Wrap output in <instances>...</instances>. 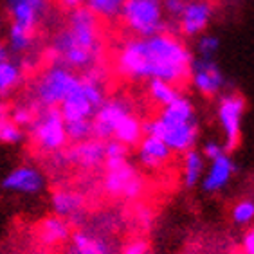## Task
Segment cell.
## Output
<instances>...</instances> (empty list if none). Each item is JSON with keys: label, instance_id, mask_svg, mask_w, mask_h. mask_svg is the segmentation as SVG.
Here are the masks:
<instances>
[{"label": "cell", "instance_id": "1", "mask_svg": "<svg viewBox=\"0 0 254 254\" xmlns=\"http://www.w3.org/2000/svg\"><path fill=\"white\" fill-rule=\"evenodd\" d=\"M193 54L181 38L170 33H157L144 38H130L118 49L116 72L130 81L162 79L182 83L190 78Z\"/></svg>", "mask_w": 254, "mask_h": 254}, {"label": "cell", "instance_id": "2", "mask_svg": "<svg viewBox=\"0 0 254 254\" xmlns=\"http://www.w3.org/2000/svg\"><path fill=\"white\" fill-rule=\"evenodd\" d=\"M53 64L72 70L96 68L103 54L99 20L81 5L68 13L67 25L54 34L49 44Z\"/></svg>", "mask_w": 254, "mask_h": 254}, {"label": "cell", "instance_id": "3", "mask_svg": "<svg viewBox=\"0 0 254 254\" xmlns=\"http://www.w3.org/2000/svg\"><path fill=\"white\" fill-rule=\"evenodd\" d=\"M144 135L159 137L166 142L173 153H186L195 148L198 141V123L195 107L186 96H179L175 101L161 108L159 116L142 123Z\"/></svg>", "mask_w": 254, "mask_h": 254}, {"label": "cell", "instance_id": "4", "mask_svg": "<svg viewBox=\"0 0 254 254\" xmlns=\"http://www.w3.org/2000/svg\"><path fill=\"white\" fill-rule=\"evenodd\" d=\"M81 74L60 64H51L34 78L31 103L36 108H58L79 83Z\"/></svg>", "mask_w": 254, "mask_h": 254}, {"label": "cell", "instance_id": "5", "mask_svg": "<svg viewBox=\"0 0 254 254\" xmlns=\"http://www.w3.org/2000/svg\"><path fill=\"white\" fill-rule=\"evenodd\" d=\"M105 99L107 96H105V83H103L101 74L98 72V68H90L81 74L79 83L62 101L58 110L65 123L92 119Z\"/></svg>", "mask_w": 254, "mask_h": 254}, {"label": "cell", "instance_id": "6", "mask_svg": "<svg viewBox=\"0 0 254 254\" xmlns=\"http://www.w3.org/2000/svg\"><path fill=\"white\" fill-rule=\"evenodd\" d=\"M27 130L34 146L40 152L56 155L67 148L68 139L65 132V121L58 108H38Z\"/></svg>", "mask_w": 254, "mask_h": 254}, {"label": "cell", "instance_id": "7", "mask_svg": "<svg viewBox=\"0 0 254 254\" xmlns=\"http://www.w3.org/2000/svg\"><path fill=\"white\" fill-rule=\"evenodd\" d=\"M119 16L127 29L139 38L162 33L164 29L162 0H125Z\"/></svg>", "mask_w": 254, "mask_h": 254}, {"label": "cell", "instance_id": "8", "mask_svg": "<svg viewBox=\"0 0 254 254\" xmlns=\"http://www.w3.org/2000/svg\"><path fill=\"white\" fill-rule=\"evenodd\" d=\"M103 166H105L103 190L107 195L123 200H135L142 195L144 191L142 175L128 159L107 161Z\"/></svg>", "mask_w": 254, "mask_h": 254}, {"label": "cell", "instance_id": "9", "mask_svg": "<svg viewBox=\"0 0 254 254\" xmlns=\"http://www.w3.org/2000/svg\"><path fill=\"white\" fill-rule=\"evenodd\" d=\"M244 112L245 101L240 94H222V98L218 99V107H216V118H218V125L224 133L225 150H233L238 144L240 137H242Z\"/></svg>", "mask_w": 254, "mask_h": 254}, {"label": "cell", "instance_id": "10", "mask_svg": "<svg viewBox=\"0 0 254 254\" xmlns=\"http://www.w3.org/2000/svg\"><path fill=\"white\" fill-rule=\"evenodd\" d=\"M132 107L123 98H107L92 116V137L99 141H110L118 125L132 114Z\"/></svg>", "mask_w": 254, "mask_h": 254}, {"label": "cell", "instance_id": "11", "mask_svg": "<svg viewBox=\"0 0 254 254\" xmlns=\"http://www.w3.org/2000/svg\"><path fill=\"white\" fill-rule=\"evenodd\" d=\"M0 188L11 195H40L45 190V177L36 166L20 164L2 177Z\"/></svg>", "mask_w": 254, "mask_h": 254}, {"label": "cell", "instance_id": "12", "mask_svg": "<svg viewBox=\"0 0 254 254\" xmlns=\"http://www.w3.org/2000/svg\"><path fill=\"white\" fill-rule=\"evenodd\" d=\"M11 24L34 31L49 13L51 0H4Z\"/></svg>", "mask_w": 254, "mask_h": 254}, {"label": "cell", "instance_id": "13", "mask_svg": "<svg viewBox=\"0 0 254 254\" xmlns=\"http://www.w3.org/2000/svg\"><path fill=\"white\" fill-rule=\"evenodd\" d=\"M190 78L196 90L202 96H207V98L218 96L225 87V78L222 68L218 67V64H216L215 60H209V58L193 60Z\"/></svg>", "mask_w": 254, "mask_h": 254}, {"label": "cell", "instance_id": "14", "mask_svg": "<svg viewBox=\"0 0 254 254\" xmlns=\"http://www.w3.org/2000/svg\"><path fill=\"white\" fill-rule=\"evenodd\" d=\"M62 157V162L79 170H96L105 162V141L90 137L87 141L72 142V146H68Z\"/></svg>", "mask_w": 254, "mask_h": 254}, {"label": "cell", "instance_id": "15", "mask_svg": "<svg viewBox=\"0 0 254 254\" xmlns=\"http://www.w3.org/2000/svg\"><path fill=\"white\" fill-rule=\"evenodd\" d=\"M213 16V7L205 0H191L188 2L184 11L179 15V25H181L182 34L190 38L200 36L207 29V25Z\"/></svg>", "mask_w": 254, "mask_h": 254}, {"label": "cell", "instance_id": "16", "mask_svg": "<svg viewBox=\"0 0 254 254\" xmlns=\"http://www.w3.org/2000/svg\"><path fill=\"white\" fill-rule=\"evenodd\" d=\"M235 171H236L235 161H233V157L229 153L225 152L224 155L209 161V166H205V171L200 181L202 188L207 193H216V191L224 190L231 182Z\"/></svg>", "mask_w": 254, "mask_h": 254}, {"label": "cell", "instance_id": "17", "mask_svg": "<svg viewBox=\"0 0 254 254\" xmlns=\"http://www.w3.org/2000/svg\"><path fill=\"white\" fill-rule=\"evenodd\" d=\"M171 155L173 152L159 137L142 135L141 141L137 142V161L146 170H161L170 162Z\"/></svg>", "mask_w": 254, "mask_h": 254}, {"label": "cell", "instance_id": "18", "mask_svg": "<svg viewBox=\"0 0 254 254\" xmlns=\"http://www.w3.org/2000/svg\"><path fill=\"white\" fill-rule=\"evenodd\" d=\"M85 207V196L70 188H58L51 195V209L53 215L62 216L65 220H76Z\"/></svg>", "mask_w": 254, "mask_h": 254}, {"label": "cell", "instance_id": "19", "mask_svg": "<svg viewBox=\"0 0 254 254\" xmlns=\"http://www.w3.org/2000/svg\"><path fill=\"white\" fill-rule=\"evenodd\" d=\"M70 235H72L70 224H68V220L62 218V216L51 215L47 218H44L38 225L40 242L44 245H49V247L64 245L65 242L70 240Z\"/></svg>", "mask_w": 254, "mask_h": 254}, {"label": "cell", "instance_id": "20", "mask_svg": "<svg viewBox=\"0 0 254 254\" xmlns=\"http://www.w3.org/2000/svg\"><path fill=\"white\" fill-rule=\"evenodd\" d=\"M76 254H112V249L105 238L88 233V231H74L70 235V247Z\"/></svg>", "mask_w": 254, "mask_h": 254}, {"label": "cell", "instance_id": "21", "mask_svg": "<svg viewBox=\"0 0 254 254\" xmlns=\"http://www.w3.org/2000/svg\"><path fill=\"white\" fill-rule=\"evenodd\" d=\"M22 83H24V67L13 58L0 62V99L11 96Z\"/></svg>", "mask_w": 254, "mask_h": 254}, {"label": "cell", "instance_id": "22", "mask_svg": "<svg viewBox=\"0 0 254 254\" xmlns=\"http://www.w3.org/2000/svg\"><path fill=\"white\" fill-rule=\"evenodd\" d=\"M34 42H36V36H34V31L25 29V27H20V25L9 24V29H7V42H5V47L9 51V54H15V56H25L29 54L34 47Z\"/></svg>", "mask_w": 254, "mask_h": 254}, {"label": "cell", "instance_id": "23", "mask_svg": "<svg viewBox=\"0 0 254 254\" xmlns=\"http://www.w3.org/2000/svg\"><path fill=\"white\" fill-rule=\"evenodd\" d=\"M205 171V159L200 150L191 148L186 153H182V179L188 188L196 186L202 181Z\"/></svg>", "mask_w": 254, "mask_h": 254}, {"label": "cell", "instance_id": "24", "mask_svg": "<svg viewBox=\"0 0 254 254\" xmlns=\"http://www.w3.org/2000/svg\"><path fill=\"white\" fill-rule=\"evenodd\" d=\"M142 135H144V130H142V121L137 118L135 114H128L127 118L123 119L118 125L116 132H114L112 139L114 141L123 142L125 146H137V142L141 141Z\"/></svg>", "mask_w": 254, "mask_h": 254}, {"label": "cell", "instance_id": "25", "mask_svg": "<svg viewBox=\"0 0 254 254\" xmlns=\"http://www.w3.org/2000/svg\"><path fill=\"white\" fill-rule=\"evenodd\" d=\"M148 96L155 105L162 108L170 105L171 101H175L181 96V92H179L177 85L162 81V79H152V81H148Z\"/></svg>", "mask_w": 254, "mask_h": 254}, {"label": "cell", "instance_id": "26", "mask_svg": "<svg viewBox=\"0 0 254 254\" xmlns=\"http://www.w3.org/2000/svg\"><path fill=\"white\" fill-rule=\"evenodd\" d=\"M125 0H87L85 7L98 20H114L121 15Z\"/></svg>", "mask_w": 254, "mask_h": 254}, {"label": "cell", "instance_id": "27", "mask_svg": "<svg viewBox=\"0 0 254 254\" xmlns=\"http://www.w3.org/2000/svg\"><path fill=\"white\" fill-rule=\"evenodd\" d=\"M25 139V130L20 128L9 116L0 118V144L16 146Z\"/></svg>", "mask_w": 254, "mask_h": 254}, {"label": "cell", "instance_id": "28", "mask_svg": "<svg viewBox=\"0 0 254 254\" xmlns=\"http://www.w3.org/2000/svg\"><path fill=\"white\" fill-rule=\"evenodd\" d=\"M65 132H67L68 142H81L92 137V119L83 121L65 123Z\"/></svg>", "mask_w": 254, "mask_h": 254}, {"label": "cell", "instance_id": "29", "mask_svg": "<svg viewBox=\"0 0 254 254\" xmlns=\"http://www.w3.org/2000/svg\"><path fill=\"white\" fill-rule=\"evenodd\" d=\"M231 218L236 225H249L254 222V200L242 198L231 209Z\"/></svg>", "mask_w": 254, "mask_h": 254}, {"label": "cell", "instance_id": "30", "mask_svg": "<svg viewBox=\"0 0 254 254\" xmlns=\"http://www.w3.org/2000/svg\"><path fill=\"white\" fill-rule=\"evenodd\" d=\"M36 110H38V108L34 107L33 103H18V105H15V107L9 110V118L13 119L20 128L27 130V128L31 127V123H33L34 116H36Z\"/></svg>", "mask_w": 254, "mask_h": 254}, {"label": "cell", "instance_id": "31", "mask_svg": "<svg viewBox=\"0 0 254 254\" xmlns=\"http://www.w3.org/2000/svg\"><path fill=\"white\" fill-rule=\"evenodd\" d=\"M220 49V40L213 36V34H200L198 42H196V51L200 54V58H209L213 60L215 54Z\"/></svg>", "mask_w": 254, "mask_h": 254}, {"label": "cell", "instance_id": "32", "mask_svg": "<svg viewBox=\"0 0 254 254\" xmlns=\"http://www.w3.org/2000/svg\"><path fill=\"white\" fill-rule=\"evenodd\" d=\"M128 159V146H125L119 141H105V162L107 161H123ZM103 162V164H105Z\"/></svg>", "mask_w": 254, "mask_h": 254}, {"label": "cell", "instance_id": "33", "mask_svg": "<svg viewBox=\"0 0 254 254\" xmlns=\"http://www.w3.org/2000/svg\"><path fill=\"white\" fill-rule=\"evenodd\" d=\"M225 152H227L225 146L218 141H207L200 150V153L204 155V159H207V161H213V159H216V157L224 155Z\"/></svg>", "mask_w": 254, "mask_h": 254}, {"label": "cell", "instance_id": "34", "mask_svg": "<svg viewBox=\"0 0 254 254\" xmlns=\"http://www.w3.org/2000/svg\"><path fill=\"white\" fill-rule=\"evenodd\" d=\"M186 4H188V0H162V9L170 16L179 18V15L184 11Z\"/></svg>", "mask_w": 254, "mask_h": 254}, {"label": "cell", "instance_id": "35", "mask_svg": "<svg viewBox=\"0 0 254 254\" xmlns=\"http://www.w3.org/2000/svg\"><path fill=\"white\" fill-rule=\"evenodd\" d=\"M123 254H150V249L144 240H132L125 245Z\"/></svg>", "mask_w": 254, "mask_h": 254}, {"label": "cell", "instance_id": "36", "mask_svg": "<svg viewBox=\"0 0 254 254\" xmlns=\"http://www.w3.org/2000/svg\"><path fill=\"white\" fill-rule=\"evenodd\" d=\"M242 247H244L245 254H254V225L251 227L249 231H247V233H245Z\"/></svg>", "mask_w": 254, "mask_h": 254}, {"label": "cell", "instance_id": "37", "mask_svg": "<svg viewBox=\"0 0 254 254\" xmlns=\"http://www.w3.org/2000/svg\"><path fill=\"white\" fill-rule=\"evenodd\" d=\"M58 2L62 4V7H65L67 11H72V9H76V7L85 5L87 0H58Z\"/></svg>", "mask_w": 254, "mask_h": 254}, {"label": "cell", "instance_id": "38", "mask_svg": "<svg viewBox=\"0 0 254 254\" xmlns=\"http://www.w3.org/2000/svg\"><path fill=\"white\" fill-rule=\"evenodd\" d=\"M5 116H9V107L5 105L4 99H0V118H5Z\"/></svg>", "mask_w": 254, "mask_h": 254}, {"label": "cell", "instance_id": "39", "mask_svg": "<svg viewBox=\"0 0 254 254\" xmlns=\"http://www.w3.org/2000/svg\"><path fill=\"white\" fill-rule=\"evenodd\" d=\"M7 58H11L9 51H7V47H5V45L0 44V62H4V60H7Z\"/></svg>", "mask_w": 254, "mask_h": 254}, {"label": "cell", "instance_id": "40", "mask_svg": "<svg viewBox=\"0 0 254 254\" xmlns=\"http://www.w3.org/2000/svg\"><path fill=\"white\" fill-rule=\"evenodd\" d=\"M62 254H76V253H74L72 249H67V251H64V253H62Z\"/></svg>", "mask_w": 254, "mask_h": 254}]
</instances>
